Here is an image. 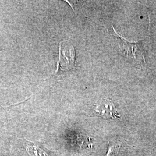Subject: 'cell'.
<instances>
[{
	"mask_svg": "<svg viewBox=\"0 0 156 156\" xmlns=\"http://www.w3.org/2000/svg\"><path fill=\"white\" fill-rule=\"evenodd\" d=\"M75 50L74 47L67 41L60 42L56 73L71 70L75 66Z\"/></svg>",
	"mask_w": 156,
	"mask_h": 156,
	"instance_id": "6da1fadb",
	"label": "cell"
},
{
	"mask_svg": "<svg viewBox=\"0 0 156 156\" xmlns=\"http://www.w3.org/2000/svg\"><path fill=\"white\" fill-rule=\"evenodd\" d=\"M95 114L106 119H116L120 118L115 104L108 98H102L98 101L93 108Z\"/></svg>",
	"mask_w": 156,
	"mask_h": 156,
	"instance_id": "7a4b0ae2",
	"label": "cell"
},
{
	"mask_svg": "<svg viewBox=\"0 0 156 156\" xmlns=\"http://www.w3.org/2000/svg\"><path fill=\"white\" fill-rule=\"evenodd\" d=\"M26 149L30 156H47L45 149L39 145L27 140L26 142Z\"/></svg>",
	"mask_w": 156,
	"mask_h": 156,
	"instance_id": "3957f363",
	"label": "cell"
}]
</instances>
